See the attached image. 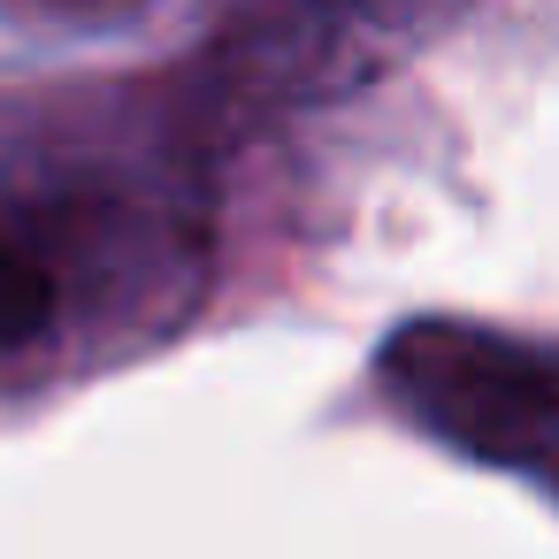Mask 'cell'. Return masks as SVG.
<instances>
[{
    "label": "cell",
    "instance_id": "4",
    "mask_svg": "<svg viewBox=\"0 0 559 559\" xmlns=\"http://www.w3.org/2000/svg\"><path fill=\"white\" fill-rule=\"evenodd\" d=\"M154 0H0V24L24 32H116L131 16H146Z\"/></svg>",
    "mask_w": 559,
    "mask_h": 559
},
{
    "label": "cell",
    "instance_id": "1",
    "mask_svg": "<svg viewBox=\"0 0 559 559\" xmlns=\"http://www.w3.org/2000/svg\"><path fill=\"white\" fill-rule=\"evenodd\" d=\"M207 276V185L169 108L47 93L0 108V383L162 337Z\"/></svg>",
    "mask_w": 559,
    "mask_h": 559
},
{
    "label": "cell",
    "instance_id": "3",
    "mask_svg": "<svg viewBox=\"0 0 559 559\" xmlns=\"http://www.w3.org/2000/svg\"><path fill=\"white\" fill-rule=\"evenodd\" d=\"M406 0H230L223 70L246 93H322L368 70Z\"/></svg>",
    "mask_w": 559,
    "mask_h": 559
},
{
    "label": "cell",
    "instance_id": "2",
    "mask_svg": "<svg viewBox=\"0 0 559 559\" xmlns=\"http://www.w3.org/2000/svg\"><path fill=\"white\" fill-rule=\"evenodd\" d=\"M383 391L437 444L513 467L559 498V353L483 322H406L383 345Z\"/></svg>",
    "mask_w": 559,
    "mask_h": 559
}]
</instances>
